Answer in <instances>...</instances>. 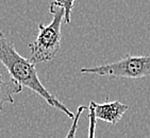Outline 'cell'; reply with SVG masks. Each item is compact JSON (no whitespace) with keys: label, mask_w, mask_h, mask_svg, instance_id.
Listing matches in <instances>:
<instances>
[{"label":"cell","mask_w":150,"mask_h":138,"mask_svg":"<svg viewBox=\"0 0 150 138\" xmlns=\"http://www.w3.org/2000/svg\"><path fill=\"white\" fill-rule=\"evenodd\" d=\"M0 63H2L11 78L14 79L19 85L31 89L40 98H43L50 106L59 109L68 118L74 119L75 114L42 84L34 64L16 51L14 44L6 37L2 31H0Z\"/></svg>","instance_id":"6da1fadb"},{"label":"cell","mask_w":150,"mask_h":138,"mask_svg":"<svg viewBox=\"0 0 150 138\" xmlns=\"http://www.w3.org/2000/svg\"><path fill=\"white\" fill-rule=\"evenodd\" d=\"M50 13L53 15L52 21L48 26H44L43 23L38 25L36 39L29 45L31 51L29 60L34 65L52 61L61 49V27L64 20V11L62 9H55Z\"/></svg>","instance_id":"7a4b0ae2"},{"label":"cell","mask_w":150,"mask_h":138,"mask_svg":"<svg viewBox=\"0 0 150 138\" xmlns=\"http://www.w3.org/2000/svg\"><path fill=\"white\" fill-rule=\"evenodd\" d=\"M81 73L98 75L101 77H114L126 79H142L150 77V54H126L117 62L100 66L86 67L80 69Z\"/></svg>","instance_id":"3957f363"},{"label":"cell","mask_w":150,"mask_h":138,"mask_svg":"<svg viewBox=\"0 0 150 138\" xmlns=\"http://www.w3.org/2000/svg\"><path fill=\"white\" fill-rule=\"evenodd\" d=\"M90 106L94 109V114L97 120L110 124H116L121 120L125 113L127 112L129 106L122 104L119 101H112V102H104V103H96L91 101Z\"/></svg>","instance_id":"277c9868"},{"label":"cell","mask_w":150,"mask_h":138,"mask_svg":"<svg viewBox=\"0 0 150 138\" xmlns=\"http://www.w3.org/2000/svg\"><path fill=\"white\" fill-rule=\"evenodd\" d=\"M23 92V86L0 69V113L6 103H14V96Z\"/></svg>","instance_id":"5b68a950"},{"label":"cell","mask_w":150,"mask_h":138,"mask_svg":"<svg viewBox=\"0 0 150 138\" xmlns=\"http://www.w3.org/2000/svg\"><path fill=\"white\" fill-rule=\"evenodd\" d=\"M76 0H52L49 6V12L55 9H62L64 11V20L65 23H69L71 21V13Z\"/></svg>","instance_id":"8992f818"},{"label":"cell","mask_w":150,"mask_h":138,"mask_svg":"<svg viewBox=\"0 0 150 138\" xmlns=\"http://www.w3.org/2000/svg\"><path fill=\"white\" fill-rule=\"evenodd\" d=\"M86 109L85 105H80L77 109V113L75 114V117L72 119V123L71 127H70L69 131L67 132V135L65 136V138H76V134H77V130H78L79 125V121H80L81 115L83 114V112Z\"/></svg>","instance_id":"52a82bcc"},{"label":"cell","mask_w":150,"mask_h":138,"mask_svg":"<svg viewBox=\"0 0 150 138\" xmlns=\"http://www.w3.org/2000/svg\"><path fill=\"white\" fill-rule=\"evenodd\" d=\"M88 108H90V115H88V135H87V138H95L97 119L95 117L94 109L92 108V106H88Z\"/></svg>","instance_id":"ba28073f"}]
</instances>
